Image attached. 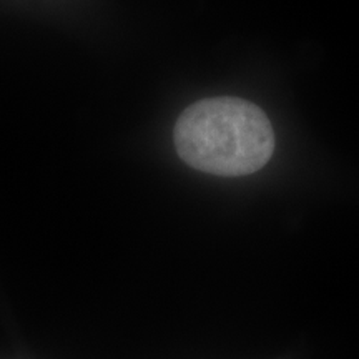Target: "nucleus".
Here are the masks:
<instances>
[{
  "instance_id": "f257e3e1",
  "label": "nucleus",
  "mask_w": 359,
  "mask_h": 359,
  "mask_svg": "<svg viewBox=\"0 0 359 359\" xmlns=\"http://www.w3.org/2000/svg\"><path fill=\"white\" fill-rule=\"evenodd\" d=\"M173 140L185 163L218 177L258 172L275 150V133L266 114L235 97L193 103L178 116Z\"/></svg>"
}]
</instances>
